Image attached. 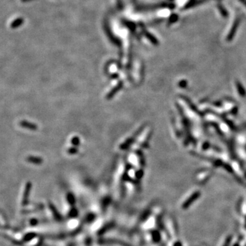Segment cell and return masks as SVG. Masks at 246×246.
Here are the masks:
<instances>
[{
    "instance_id": "6da1fadb",
    "label": "cell",
    "mask_w": 246,
    "mask_h": 246,
    "mask_svg": "<svg viewBox=\"0 0 246 246\" xmlns=\"http://www.w3.org/2000/svg\"><path fill=\"white\" fill-rule=\"evenodd\" d=\"M19 124H20L21 126H22L23 128H25V129H30V130H36L37 129H38V126L36 124H34V123H32V122H27V121H21L19 123Z\"/></svg>"
},
{
    "instance_id": "7a4b0ae2",
    "label": "cell",
    "mask_w": 246,
    "mask_h": 246,
    "mask_svg": "<svg viewBox=\"0 0 246 246\" xmlns=\"http://www.w3.org/2000/svg\"><path fill=\"white\" fill-rule=\"evenodd\" d=\"M122 83H119L116 87H114V88L112 89V90H111L108 94H107V95L106 96L107 99H108V100H109V99H112V97H114L115 95H116L117 92H118L121 88H122Z\"/></svg>"
},
{
    "instance_id": "3957f363",
    "label": "cell",
    "mask_w": 246,
    "mask_h": 246,
    "mask_svg": "<svg viewBox=\"0 0 246 246\" xmlns=\"http://www.w3.org/2000/svg\"><path fill=\"white\" fill-rule=\"evenodd\" d=\"M27 161L30 163L36 164V165H39V164H41L43 161L42 159L40 157H36V156H30L27 158Z\"/></svg>"
},
{
    "instance_id": "277c9868",
    "label": "cell",
    "mask_w": 246,
    "mask_h": 246,
    "mask_svg": "<svg viewBox=\"0 0 246 246\" xmlns=\"http://www.w3.org/2000/svg\"><path fill=\"white\" fill-rule=\"evenodd\" d=\"M31 187H32L31 183L28 182V183H26V185H25L24 195H23V204H25V203H26V202H27V199H28V196H29V194H30Z\"/></svg>"
},
{
    "instance_id": "5b68a950",
    "label": "cell",
    "mask_w": 246,
    "mask_h": 246,
    "mask_svg": "<svg viewBox=\"0 0 246 246\" xmlns=\"http://www.w3.org/2000/svg\"><path fill=\"white\" fill-rule=\"evenodd\" d=\"M79 138H77V137H75V138H73V139H72V144H73L74 146H78L79 144Z\"/></svg>"
},
{
    "instance_id": "8992f818",
    "label": "cell",
    "mask_w": 246,
    "mask_h": 246,
    "mask_svg": "<svg viewBox=\"0 0 246 246\" xmlns=\"http://www.w3.org/2000/svg\"><path fill=\"white\" fill-rule=\"evenodd\" d=\"M69 154H75L77 152V149L76 148H71L68 150Z\"/></svg>"
}]
</instances>
